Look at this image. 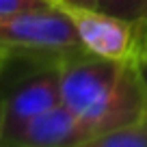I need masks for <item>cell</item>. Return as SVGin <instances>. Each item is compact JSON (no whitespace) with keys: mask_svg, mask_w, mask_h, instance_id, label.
Instances as JSON below:
<instances>
[{"mask_svg":"<svg viewBox=\"0 0 147 147\" xmlns=\"http://www.w3.org/2000/svg\"><path fill=\"white\" fill-rule=\"evenodd\" d=\"M84 50L106 59H132L141 46V26L100 9H67Z\"/></svg>","mask_w":147,"mask_h":147,"instance_id":"3957f363","label":"cell"},{"mask_svg":"<svg viewBox=\"0 0 147 147\" xmlns=\"http://www.w3.org/2000/svg\"><path fill=\"white\" fill-rule=\"evenodd\" d=\"M11 56H7V54H0V74H2V67L7 65V61H9Z\"/></svg>","mask_w":147,"mask_h":147,"instance_id":"4fadbf2b","label":"cell"},{"mask_svg":"<svg viewBox=\"0 0 147 147\" xmlns=\"http://www.w3.org/2000/svg\"><path fill=\"white\" fill-rule=\"evenodd\" d=\"M80 48L71 15L59 5L0 18V54L61 59Z\"/></svg>","mask_w":147,"mask_h":147,"instance_id":"7a4b0ae2","label":"cell"},{"mask_svg":"<svg viewBox=\"0 0 147 147\" xmlns=\"http://www.w3.org/2000/svg\"><path fill=\"white\" fill-rule=\"evenodd\" d=\"M97 9L136 26L147 24V0H97Z\"/></svg>","mask_w":147,"mask_h":147,"instance_id":"52a82bcc","label":"cell"},{"mask_svg":"<svg viewBox=\"0 0 147 147\" xmlns=\"http://www.w3.org/2000/svg\"><path fill=\"white\" fill-rule=\"evenodd\" d=\"M128 61L130 59H106L84 48L69 52L59 61L61 100L87 125L91 143L115 100Z\"/></svg>","mask_w":147,"mask_h":147,"instance_id":"6da1fadb","label":"cell"},{"mask_svg":"<svg viewBox=\"0 0 147 147\" xmlns=\"http://www.w3.org/2000/svg\"><path fill=\"white\" fill-rule=\"evenodd\" d=\"M63 9H97V0H52Z\"/></svg>","mask_w":147,"mask_h":147,"instance_id":"9c48e42d","label":"cell"},{"mask_svg":"<svg viewBox=\"0 0 147 147\" xmlns=\"http://www.w3.org/2000/svg\"><path fill=\"white\" fill-rule=\"evenodd\" d=\"M52 5H56V2H52V0H0V18L32 9H46Z\"/></svg>","mask_w":147,"mask_h":147,"instance_id":"ba28073f","label":"cell"},{"mask_svg":"<svg viewBox=\"0 0 147 147\" xmlns=\"http://www.w3.org/2000/svg\"><path fill=\"white\" fill-rule=\"evenodd\" d=\"M2 125H5V95L0 91V136H2Z\"/></svg>","mask_w":147,"mask_h":147,"instance_id":"7c38bea8","label":"cell"},{"mask_svg":"<svg viewBox=\"0 0 147 147\" xmlns=\"http://www.w3.org/2000/svg\"><path fill=\"white\" fill-rule=\"evenodd\" d=\"M138 54L147 56V24L141 26V46H138Z\"/></svg>","mask_w":147,"mask_h":147,"instance_id":"30bf717a","label":"cell"},{"mask_svg":"<svg viewBox=\"0 0 147 147\" xmlns=\"http://www.w3.org/2000/svg\"><path fill=\"white\" fill-rule=\"evenodd\" d=\"M89 143L87 125L61 102L26 121L0 147H89Z\"/></svg>","mask_w":147,"mask_h":147,"instance_id":"5b68a950","label":"cell"},{"mask_svg":"<svg viewBox=\"0 0 147 147\" xmlns=\"http://www.w3.org/2000/svg\"><path fill=\"white\" fill-rule=\"evenodd\" d=\"M136 65H138V71H141L143 80H145V84H147V56L136 54Z\"/></svg>","mask_w":147,"mask_h":147,"instance_id":"8fae6325","label":"cell"},{"mask_svg":"<svg viewBox=\"0 0 147 147\" xmlns=\"http://www.w3.org/2000/svg\"><path fill=\"white\" fill-rule=\"evenodd\" d=\"M59 61L46 63L41 71L32 74L28 80H24L22 84H18L11 93L5 95V125H2L0 145L13 132H18L26 121L63 102Z\"/></svg>","mask_w":147,"mask_h":147,"instance_id":"277c9868","label":"cell"},{"mask_svg":"<svg viewBox=\"0 0 147 147\" xmlns=\"http://www.w3.org/2000/svg\"><path fill=\"white\" fill-rule=\"evenodd\" d=\"M93 147H147V113L134 123L97 138Z\"/></svg>","mask_w":147,"mask_h":147,"instance_id":"8992f818","label":"cell"}]
</instances>
